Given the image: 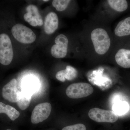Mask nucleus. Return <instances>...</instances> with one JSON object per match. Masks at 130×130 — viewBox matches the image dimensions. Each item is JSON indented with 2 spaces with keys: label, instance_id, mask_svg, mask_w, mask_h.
<instances>
[{
  "label": "nucleus",
  "instance_id": "9",
  "mask_svg": "<svg viewBox=\"0 0 130 130\" xmlns=\"http://www.w3.org/2000/svg\"><path fill=\"white\" fill-rule=\"evenodd\" d=\"M27 12L24 15L25 20L34 27L41 26L43 24L39 9L35 5H30L26 8Z\"/></svg>",
  "mask_w": 130,
  "mask_h": 130
},
{
  "label": "nucleus",
  "instance_id": "16",
  "mask_svg": "<svg viewBox=\"0 0 130 130\" xmlns=\"http://www.w3.org/2000/svg\"><path fill=\"white\" fill-rule=\"evenodd\" d=\"M37 80L32 78H29L24 81L22 85V91L32 95L37 90Z\"/></svg>",
  "mask_w": 130,
  "mask_h": 130
},
{
  "label": "nucleus",
  "instance_id": "12",
  "mask_svg": "<svg viewBox=\"0 0 130 130\" xmlns=\"http://www.w3.org/2000/svg\"><path fill=\"white\" fill-rule=\"evenodd\" d=\"M115 34L118 37L130 36V16L120 21L114 30Z\"/></svg>",
  "mask_w": 130,
  "mask_h": 130
},
{
  "label": "nucleus",
  "instance_id": "8",
  "mask_svg": "<svg viewBox=\"0 0 130 130\" xmlns=\"http://www.w3.org/2000/svg\"><path fill=\"white\" fill-rule=\"evenodd\" d=\"M21 91L17 87V79L13 78L4 86L2 89L3 97L12 103H17L21 97Z\"/></svg>",
  "mask_w": 130,
  "mask_h": 130
},
{
  "label": "nucleus",
  "instance_id": "3",
  "mask_svg": "<svg viewBox=\"0 0 130 130\" xmlns=\"http://www.w3.org/2000/svg\"><path fill=\"white\" fill-rule=\"evenodd\" d=\"M94 91L93 87L87 83H79L72 84L67 88L66 94L70 98L78 99L87 97Z\"/></svg>",
  "mask_w": 130,
  "mask_h": 130
},
{
  "label": "nucleus",
  "instance_id": "19",
  "mask_svg": "<svg viewBox=\"0 0 130 130\" xmlns=\"http://www.w3.org/2000/svg\"><path fill=\"white\" fill-rule=\"evenodd\" d=\"M71 1L70 0H54L52 5L58 11H63L67 8Z\"/></svg>",
  "mask_w": 130,
  "mask_h": 130
},
{
  "label": "nucleus",
  "instance_id": "22",
  "mask_svg": "<svg viewBox=\"0 0 130 130\" xmlns=\"http://www.w3.org/2000/svg\"><path fill=\"white\" fill-rule=\"evenodd\" d=\"M6 130H11V129H7Z\"/></svg>",
  "mask_w": 130,
  "mask_h": 130
},
{
  "label": "nucleus",
  "instance_id": "6",
  "mask_svg": "<svg viewBox=\"0 0 130 130\" xmlns=\"http://www.w3.org/2000/svg\"><path fill=\"white\" fill-rule=\"evenodd\" d=\"M55 44L51 48V55L54 58L60 59L64 58L67 53L68 40L63 34L57 36L55 40Z\"/></svg>",
  "mask_w": 130,
  "mask_h": 130
},
{
  "label": "nucleus",
  "instance_id": "1",
  "mask_svg": "<svg viewBox=\"0 0 130 130\" xmlns=\"http://www.w3.org/2000/svg\"><path fill=\"white\" fill-rule=\"evenodd\" d=\"M91 39L96 53L98 54H105L109 50L111 40L105 30L101 28L93 30L91 34Z\"/></svg>",
  "mask_w": 130,
  "mask_h": 130
},
{
  "label": "nucleus",
  "instance_id": "17",
  "mask_svg": "<svg viewBox=\"0 0 130 130\" xmlns=\"http://www.w3.org/2000/svg\"><path fill=\"white\" fill-rule=\"evenodd\" d=\"M129 108V104L126 102H118L113 105L112 111L118 115H123L128 111Z\"/></svg>",
  "mask_w": 130,
  "mask_h": 130
},
{
  "label": "nucleus",
  "instance_id": "4",
  "mask_svg": "<svg viewBox=\"0 0 130 130\" xmlns=\"http://www.w3.org/2000/svg\"><path fill=\"white\" fill-rule=\"evenodd\" d=\"M13 36L17 41L24 44H30L35 41L36 36L30 28L21 24H18L12 28Z\"/></svg>",
  "mask_w": 130,
  "mask_h": 130
},
{
  "label": "nucleus",
  "instance_id": "21",
  "mask_svg": "<svg viewBox=\"0 0 130 130\" xmlns=\"http://www.w3.org/2000/svg\"><path fill=\"white\" fill-rule=\"evenodd\" d=\"M43 2H48L49 1L48 0H47V1H44V0H43Z\"/></svg>",
  "mask_w": 130,
  "mask_h": 130
},
{
  "label": "nucleus",
  "instance_id": "15",
  "mask_svg": "<svg viewBox=\"0 0 130 130\" xmlns=\"http://www.w3.org/2000/svg\"><path fill=\"white\" fill-rule=\"evenodd\" d=\"M107 2L110 7L116 12H122L128 9V2L126 0H108Z\"/></svg>",
  "mask_w": 130,
  "mask_h": 130
},
{
  "label": "nucleus",
  "instance_id": "18",
  "mask_svg": "<svg viewBox=\"0 0 130 130\" xmlns=\"http://www.w3.org/2000/svg\"><path fill=\"white\" fill-rule=\"evenodd\" d=\"M21 92V97L17 102V105L21 110H24L28 108L29 106L32 95L23 91Z\"/></svg>",
  "mask_w": 130,
  "mask_h": 130
},
{
  "label": "nucleus",
  "instance_id": "2",
  "mask_svg": "<svg viewBox=\"0 0 130 130\" xmlns=\"http://www.w3.org/2000/svg\"><path fill=\"white\" fill-rule=\"evenodd\" d=\"M13 52L10 38L6 34L0 35V63L7 66L12 60Z\"/></svg>",
  "mask_w": 130,
  "mask_h": 130
},
{
  "label": "nucleus",
  "instance_id": "20",
  "mask_svg": "<svg viewBox=\"0 0 130 130\" xmlns=\"http://www.w3.org/2000/svg\"><path fill=\"white\" fill-rule=\"evenodd\" d=\"M85 126L82 124H77L64 127L62 130H86Z\"/></svg>",
  "mask_w": 130,
  "mask_h": 130
},
{
  "label": "nucleus",
  "instance_id": "10",
  "mask_svg": "<svg viewBox=\"0 0 130 130\" xmlns=\"http://www.w3.org/2000/svg\"><path fill=\"white\" fill-rule=\"evenodd\" d=\"M59 19L58 15L54 12H50L47 14L44 22L45 33L50 35L54 33L58 28Z\"/></svg>",
  "mask_w": 130,
  "mask_h": 130
},
{
  "label": "nucleus",
  "instance_id": "13",
  "mask_svg": "<svg viewBox=\"0 0 130 130\" xmlns=\"http://www.w3.org/2000/svg\"><path fill=\"white\" fill-rule=\"evenodd\" d=\"M78 72L74 67L68 66L65 70L58 72L56 74V79L59 81L64 82L66 79L69 81L74 79L77 76Z\"/></svg>",
  "mask_w": 130,
  "mask_h": 130
},
{
  "label": "nucleus",
  "instance_id": "14",
  "mask_svg": "<svg viewBox=\"0 0 130 130\" xmlns=\"http://www.w3.org/2000/svg\"><path fill=\"white\" fill-rule=\"evenodd\" d=\"M5 113L12 121L15 120L20 115L19 112L14 108L0 102V113Z\"/></svg>",
  "mask_w": 130,
  "mask_h": 130
},
{
  "label": "nucleus",
  "instance_id": "11",
  "mask_svg": "<svg viewBox=\"0 0 130 130\" xmlns=\"http://www.w3.org/2000/svg\"><path fill=\"white\" fill-rule=\"evenodd\" d=\"M115 60L120 66L124 68H130V48L119 49L115 54Z\"/></svg>",
  "mask_w": 130,
  "mask_h": 130
},
{
  "label": "nucleus",
  "instance_id": "7",
  "mask_svg": "<svg viewBox=\"0 0 130 130\" xmlns=\"http://www.w3.org/2000/svg\"><path fill=\"white\" fill-rule=\"evenodd\" d=\"M51 109V105L49 103H43L37 105L31 114V123L34 124H38L46 119L50 115Z\"/></svg>",
  "mask_w": 130,
  "mask_h": 130
},
{
  "label": "nucleus",
  "instance_id": "5",
  "mask_svg": "<svg viewBox=\"0 0 130 130\" xmlns=\"http://www.w3.org/2000/svg\"><path fill=\"white\" fill-rule=\"evenodd\" d=\"M88 115L90 118L92 120L100 123H113L118 119V115L112 111L98 108H94L90 109Z\"/></svg>",
  "mask_w": 130,
  "mask_h": 130
}]
</instances>
